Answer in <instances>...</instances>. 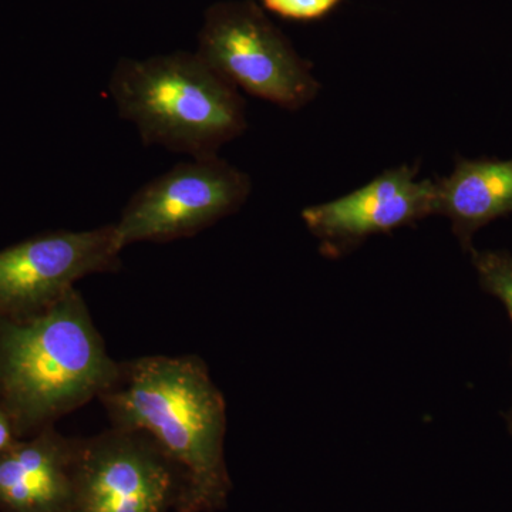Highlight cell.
<instances>
[{
	"mask_svg": "<svg viewBox=\"0 0 512 512\" xmlns=\"http://www.w3.org/2000/svg\"><path fill=\"white\" fill-rule=\"evenodd\" d=\"M99 400L111 427L146 434L170 461L180 481L175 512L227 507V403L201 357L153 355L123 362Z\"/></svg>",
	"mask_w": 512,
	"mask_h": 512,
	"instance_id": "cell-1",
	"label": "cell"
},
{
	"mask_svg": "<svg viewBox=\"0 0 512 512\" xmlns=\"http://www.w3.org/2000/svg\"><path fill=\"white\" fill-rule=\"evenodd\" d=\"M120 366L77 288L36 315L0 318V402L19 439L100 399Z\"/></svg>",
	"mask_w": 512,
	"mask_h": 512,
	"instance_id": "cell-2",
	"label": "cell"
},
{
	"mask_svg": "<svg viewBox=\"0 0 512 512\" xmlns=\"http://www.w3.org/2000/svg\"><path fill=\"white\" fill-rule=\"evenodd\" d=\"M109 92L121 119L137 127L146 146L192 158L218 156L247 128L238 89L198 55L121 60Z\"/></svg>",
	"mask_w": 512,
	"mask_h": 512,
	"instance_id": "cell-3",
	"label": "cell"
},
{
	"mask_svg": "<svg viewBox=\"0 0 512 512\" xmlns=\"http://www.w3.org/2000/svg\"><path fill=\"white\" fill-rule=\"evenodd\" d=\"M251 190L249 175L220 157L192 158L134 192L114 225L124 248L194 237L235 214Z\"/></svg>",
	"mask_w": 512,
	"mask_h": 512,
	"instance_id": "cell-4",
	"label": "cell"
},
{
	"mask_svg": "<svg viewBox=\"0 0 512 512\" xmlns=\"http://www.w3.org/2000/svg\"><path fill=\"white\" fill-rule=\"evenodd\" d=\"M198 56L235 89L282 109H302L319 93V82L308 63L251 9L212 10L201 33Z\"/></svg>",
	"mask_w": 512,
	"mask_h": 512,
	"instance_id": "cell-5",
	"label": "cell"
},
{
	"mask_svg": "<svg viewBox=\"0 0 512 512\" xmlns=\"http://www.w3.org/2000/svg\"><path fill=\"white\" fill-rule=\"evenodd\" d=\"M180 481L146 434L116 429L77 439L67 512H170Z\"/></svg>",
	"mask_w": 512,
	"mask_h": 512,
	"instance_id": "cell-6",
	"label": "cell"
},
{
	"mask_svg": "<svg viewBox=\"0 0 512 512\" xmlns=\"http://www.w3.org/2000/svg\"><path fill=\"white\" fill-rule=\"evenodd\" d=\"M116 225L37 235L0 251V318L36 315L86 276L121 268Z\"/></svg>",
	"mask_w": 512,
	"mask_h": 512,
	"instance_id": "cell-7",
	"label": "cell"
},
{
	"mask_svg": "<svg viewBox=\"0 0 512 512\" xmlns=\"http://www.w3.org/2000/svg\"><path fill=\"white\" fill-rule=\"evenodd\" d=\"M403 164L377 175L348 195L302 211V220L329 255L342 254L363 239L436 215V181L419 180Z\"/></svg>",
	"mask_w": 512,
	"mask_h": 512,
	"instance_id": "cell-8",
	"label": "cell"
},
{
	"mask_svg": "<svg viewBox=\"0 0 512 512\" xmlns=\"http://www.w3.org/2000/svg\"><path fill=\"white\" fill-rule=\"evenodd\" d=\"M77 437L55 424L16 440L0 456V510L67 512L73 493Z\"/></svg>",
	"mask_w": 512,
	"mask_h": 512,
	"instance_id": "cell-9",
	"label": "cell"
},
{
	"mask_svg": "<svg viewBox=\"0 0 512 512\" xmlns=\"http://www.w3.org/2000/svg\"><path fill=\"white\" fill-rule=\"evenodd\" d=\"M436 215L448 218L464 251L474 235L512 212V158L458 157L454 170L436 181Z\"/></svg>",
	"mask_w": 512,
	"mask_h": 512,
	"instance_id": "cell-10",
	"label": "cell"
},
{
	"mask_svg": "<svg viewBox=\"0 0 512 512\" xmlns=\"http://www.w3.org/2000/svg\"><path fill=\"white\" fill-rule=\"evenodd\" d=\"M476 269L478 284L488 295L498 299L512 319V254L508 251H468Z\"/></svg>",
	"mask_w": 512,
	"mask_h": 512,
	"instance_id": "cell-11",
	"label": "cell"
},
{
	"mask_svg": "<svg viewBox=\"0 0 512 512\" xmlns=\"http://www.w3.org/2000/svg\"><path fill=\"white\" fill-rule=\"evenodd\" d=\"M276 15L293 20L322 18L330 12L339 0H262Z\"/></svg>",
	"mask_w": 512,
	"mask_h": 512,
	"instance_id": "cell-12",
	"label": "cell"
},
{
	"mask_svg": "<svg viewBox=\"0 0 512 512\" xmlns=\"http://www.w3.org/2000/svg\"><path fill=\"white\" fill-rule=\"evenodd\" d=\"M16 440H19L18 434H16L9 414L6 413L5 407H3L2 402H0V456H2Z\"/></svg>",
	"mask_w": 512,
	"mask_h": 512,
	"instance_id": "cell-13",
	"label": "cell"
},
{
	"mask_svg": "<svg viewBox=\"0 0 512 512\" xmlns=\"http://www.w3.org/2000/svg\"><path fill=\"white\" fill-rule=\"evenodd\" d=\"M511 320V323H512V319ZM507 423H508V430H510V433H511V436H512V406H511V409H510V413H508V416H507Z\"/></svg>",
	"mask_w": 512,
	"mask_h": 512,
	"instance_id": "cell-14",
	"label": "cell"
}]
</instances>
